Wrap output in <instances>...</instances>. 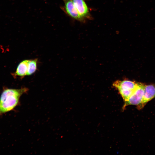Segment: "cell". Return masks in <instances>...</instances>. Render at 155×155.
I'll list each match as a JSON object with an SVG mask.
<instances>
[{
  "mask_svg": "<svg viewBox=\"0 0 155 155\" xmlns=\"http://www.w3.org/2000/svg\"><path fill=\"white\" fill-rule=\"evenodd\" d=\"M28 91L24 88H4L0 97V116L14 109L18 104L20 96Z\"/></svg>",
  "mask_w": 155,
  "mask_h": 155,
  "instance_id": "1",
  "label": "cell"
},
{
  "mask_svg": "<svg viewBox=\"0 0 155 155\" xmlns=\"http://www.w3.org/2000/svg\"><path fill=\"white\" fill-rule=\"evenodd\" d=\"M138 82L129 80H117L113 85L119 91L124 102L127 101L137 87Z\"/></svg>",
  "mask_w": 155,
  "mask_h": 155,
  "instance_id": "2",
  "label": "cell"
},
{
  "mask_svg": "<svg viewBox=\"0 0 155 155\" xmlns=\"http://www.w3.org/2000/svg\"><path fill=\"white\" fill-rule=\"evenodd\" d=\"M145 84L138 82L137 87L128 100L124 102L123 109L129 105H135L137 106L142 102L144 94Z\"/></svg>",
  "mask_w": 155,
  "mask_h": 155,
  "instance_id": "3",
  "label": "cell"
},
{
  "mask_svg": "<svg viewBox=\"0 0 155 155\" xmlns=\"http://www.w3.org/2000/svg\"><path fill=\"white\" fill-rule=\"evenodd\" d=\"M64 5L61 9L69 16L77 21L84 22L85 20L79 14L72 0H63Z\"/></svg>",
  "mask_w": 155,
  "mask_h": 155,
  "instance_id": "4",
  "label": "cell"
},
{
  "mask_svg": "<svg viewBox=\"0 0 155 155\" xmlns=\"http://www.w3.org/2000/svg\"><path fill=\"white\" fill-rule=\"evenodd\" d=\"M155 98V84H145L144 94L142 102L137 106L139 110L142 109L149 102Z\"/></svg>",
  "mask_w": 155,
  "mask_h": 155,
  "instance_id": "5",
  "label": "cell"
},
{
  "mask_svg": "<svg viewBox=\"0 0 155 155\" xmlns=\"http://www.w3.org/2000/svg\"><path fill=\"white\" fill-rule=\"evenodd\" d=\"M80 16L85 20L92 18L88 7L84 0H72Z\"/></svg>",
  "mask_w": 155,
  "mask_h": 155,
  "instance_id": "6",
  "label": "cell"
},
{
  "mask_svg": "<svg viewBox=\"0 0 155 155\" xmlns=\"http://www.w3.org/2000/svg\"><path fill=\"white\" fill-rule=\"evenodd\" d=\"M29 60H25L21 62L18 65L15 72L12 73L13 76L15 78H23L27 75L28 64Z\"/></svg>",
  "mask_w": 155,
  "mask_h": 155,
  "instance_id": "7",
  "label": "cell"
},
{
  "mask_svg": "<svg viewBox=\"0 0 155 155\" xmlns=\"http://www.w3.org/2000/svg\"><path fill=\"white\" fill-rule=\"evenodd\" d=\"M37 59L29 60L28 67L27 75H29L34 73L37 69Z\"/></svg>",
  "mask_w": 155,
  "mask_h": 155,
  "instance_id": "8",
  "label": "cell"
}]
</instances>
